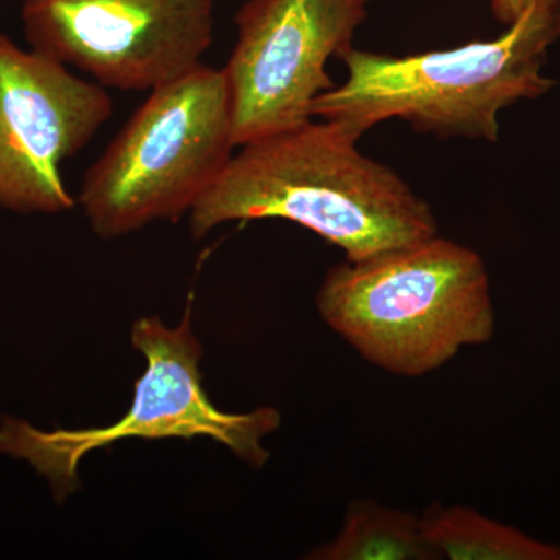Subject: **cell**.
I'll use <instances>...</instances> for the list:
<instances>
[{
    "label": "cell",
    "mask_w": 560,
    "mask_h": 560,
    "mask_svg": "<svg viewBox=\"0 0 560 560\" xmlns=\"http://www.w3.org/2000/svg\"><path fill=\"white\" fill-rule=\"evenodd\" d=\"M533 0H492L493 16L501 24L511 25L522 16L523 11L528 9Z\"/></svg>",
    "instance_id": "cell-11"
},
{
    "label": "cell",
    "mask_w": 560,
    "mask_h": 560,
    "mask_svg": "<svg viewBox=\"0 0 560 560\" xmlns=\"http://www.w3.org/2000/svg\"><path fill=\"white\" fill-rule=\"evenodd\" d=\"M31 49L102 86L151 91L202 65L215 0H22Z\"/></svg>",
    "instance_id": "cell-7"
},
{
    "label": "cell",
    "mask_w": 560,
    "mask_h": 560,
    "mask_svg": "<svg viewBox=\"0 0 560 560\" xmlns=\"http://www.w3.org/2000/svg\"><path fill=\"white\" fill-rule=\"evenodd\" d=\"M131 341L145 357L147 368L136 383L130 408L117 422L98 429L46 431L7 416L0 420V453L31 464L49 481L57 501L79 488L81 460L128 438L206 436L254 469L267 464L270 451L264 440L279 429L282 416L272 407L226 412L212 404L202 388V349L191 330L190 307L175 329L154 316L136 320Z\"/></svg>",
    "instance_id": "cell-5"
},
{
    "label": "cell",
    "mask_w": 560,
    "mask_h": 560,
    "mask_svg": "<svg viewBox=\"0 0 560 560\" xmlns=\"http://www.w3.org/2000/svg\"><path fill=\"white\" fill-rule=\"evenodd\" d=\"M223 69L200 65L150 91L84 175L79 202L114 238L190 213L235 149Z\"/></svg>",
    "instance_id": "cell-4"
},
{
    "label": "cell",
    "mask_w": 560,
    "mask_h": 560,
    "mask_svg": "<svg viewBox=\"0 0 560 560\" xmlns=\"http://www.w3.org/2000/svg\"><path fill=\"white\" fill-rule=\"evenodd\" d=\"M560 36V0H533L499 38L396 57L350 49L348 79L320 95L313 117L337 121L360 139L390 119L440 138L497 142L499 114L548 94V50Z\"/></svg>",
    "instance_id": "cell-2"
},
{
    "label": "cell",
    "mask_w": 560,
    "mask_h": 560,
    "mask_svg": "<svg viewBox=\"0 0 560 560\" xmlns=\"http://www.w3.org/2000/svg\"><path fill=\"white\" fill-rule=\"evenodd\" d=\"M316 308L361 359L408 378L441 370L495 334L485 260L438 234L335 265Z\"/></svg>",
    "instance_id": "cell-3"
},
{
    "label": "cell",
    "mask_w": 560,
    "mask_h": 560,
    "mask_svg": "<svg viewBox=\"0 0 560 560\" xmlns=\"http://www.w3.org/2000/svg\"><path fill=\"white\" fill-rule=\"evenodd\" d=\"M370 0H248L235 16L237 43L224 66L235 145L313 119L334 90L327 62L352 49Z\"/></svg>",
    "instance_id": "cell-6"
},
{
    "label": "cell",
    "mask_w": 560,
    "mask_h": 560,
    "mask_svg": "<svg viewBox=\"0 0 560 560\" xmlns=\"http://www.w3.org/2000/svg\"><path fill=\"white\" fill-rule=\"evenodd\" d=\"M305 559L440 560L423 536L420 515L375 500L348 504L340 533Z\"/></svg>",
    "instance_id": "cell-10"
},
{
    "label": "cell",
    "mask_w": 560,
    "mask_h": 560,
    "mask_svg": "<svg viewBox=\"0 0 560 560\" xmlns=\"http://www.w3.org/2000/svg\"><path fill=\"white\" fill-rule=\"evenodd\" d=\"M420 522L440 560H560L559 545L533 539L463 504H431Z\"/></svg>",
    "instance_id": "cell-9"
},
{
    "label": "cell",
    "mask_w": 560,
    "mask_h": 560,
    "mask_svg": "<svg viewBox=\"0 0 560 560\" xmlns=\"http://www.w3.org/2000/svg\"><path fill=\"white\" fill-rule=\"evenodd\" d=\"M357 142L337 121L308 120L242 145L190 210L191 234L205 237L231 221L287 220L350 261L436 235L429 202Z\"/></svg>",
    "instance_id": "cell-1"
},
{
    "label": "cell",
    "mask_w": 560,
    "mask_h": 560,
    "mask_svg": "<svg viewBox=\"0 0 560 560\" xmlns=\"http://www.w3.org/2000/svg\"><path fill=\"white\" fill-rule=\"evenodd\" d=\"M113 110L102 84L0 35V209L55 215L75 208L62 165Z\"/></svg>",
    "instance_id": "cell-8"
}]
</instances>
